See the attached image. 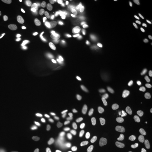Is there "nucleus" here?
<instances>
[{"mask_svg":"<svg viewBox=\"0 0 152 152\" xmlns=\"http://www.w3.org/2000/svg\"><path fill=\"white\" fill-rule=\"evenodd\" d=\"M19 137H20V134H18V133H15V134H12V135L9 136V137L7 139V142H6L2 147L0 148V152H7L9 149H11V147L15 144V142H16Z\"/></svg>","mask_w":152,"mask_h":152,"instance_id":"9","label":"nucleus"},{"mask_svg":"<svg viewBox=\"0 0 152 152\" xmlns=\"http://www.w3.org/2000/svg\"><path fill=\"white\" fill-rule=\"evenodd\" d=\"M82 144H83V140H81L78 136H71L70 139L66 141V148L70 149V150L78 149L79 147H81Z\"/></svg>","mask_w":152,"mask_h":152,"instance_id":"11","label":"nucleus"},{"mask_svg":"<svg viewBox=\"0 0 152 152\" xmlns=\"http://www.w3.org/2000/svg\"><path fill=\"white\" fill-rule=\"evenodd\" d=\"M148 18H149V20H150V23H151V25H152V12H149L147 15Z\"/></svg>","mask_w":152,"mask_h":152,"instance_id":"16","label":"nucleus"},{"mask_svg":"<svg viewBox=\"0 0 152 152\" xmlns=\"http://www.w3.org/2000/svg\"><path fill=\"white\" fill-rule=\"evenodd\" d=\"M125 31H126V33L140 34L147 42L151 38L152 25L148 18L147 14L135 12L129 18L127 22L125 23Z\"/></svg>","mask_w":152,"mask_h":152,"instance_id":"3","label":"nucleus"},{"mask_svg":"<svg viewBox=\"0 0 152 152\" xmlns=\"http://www.w3.org/2000/svg\"><path fill=\"white\" fill-rule=\"evenodd\" d=\"M75 152H79V151H75Z\"/></svg>","mask_w":152,"mask_h":152,"instance_id":"18","label":"nucleus"},{"mask_svg":"<svg viewBox=\"0 0 152 152\" xmlns=\"http://www.w3.org/2000/svg\"><path fill=\"white\" fill-rule=\"evenodd\" d=\"M150 135H151V131L144 129V130L136 131L135 133L133 134V139L136 142H143L144 140H147Z\"/></svg>","mask_w":152,"mask_h":152,"instance_id":"10","label":"nucleus"},{"mask_svg":"<svg viewBox=\"0 0 152 152\" xmlns=\"http://www.w3.org/2000/svg\"><path fill=\"white\" fill-rule=\"evenodd\" d=\"M77 5H79L80 7H87L88 1L87 0H78V1H77Z\"/></svg>","mask_w":152,"mask_h":152,"instance_id":"15","label":"nucleus"},{"mask_svg":"<svg viewBox=\"0 0 152 152\" xmlns=\"http://www.w3.org/2000/svg\"><path fill=\"white\" fill-rule=\"evenodd\" d=\"M71 87L80 95H91L97 89V81L90 70L80 62H73L68 68Z\"/></svg>","mask_w":152,"mask_h":152,"instance_id":"2","label":"nucleus"},{"mask_svg":"<svg viewBox=\"0 0 152 152\" xmlns=\"http://www.w3.org/2000/svg\"><path fill=\"white\" fill-rule=\"evenodd\" d=\"M14 77H15V80H16L17 83H26V82L32 78V69L31 66L23 62V61H19L15 63L14 65Z\"/></svg>","mask_w":152,"mask_h":152,"instance_id":"7","label":"nucleus"},{"mask_svg":"<svg viewBox=\"0 0 152 152\" xmlns=\"http://www.w3.org/2000/svg\"><path fill=\"white\" fill-rule=\"evenodd\" d=\"M124 41L125 43L129 44L134 50L141 49L142 46H144L147 43L143 36H141L140 34H136V33H126L124 35Z\"/></svg>","mask_w":152,"mask_h":152,"instance_id":"8","label":"nucleus"},{"mask_svg":"<svg viewBox=\"0 0 152 152\" xmlns=\"http://www.w3.org/2000/svg\"><path fill=\"white\" fill-rule=\"evenodd\" d=\"M103 14L107 22L112 25L118 26L125 23L126 10L124 6L118 1H106L103 4Z\"/></svg>","mask_w":152,"mask_h":152,"instance_id":"4","label":"nucleus"},{"mask_svg":"<svg viewBox=\"0 0 152 152\" xmlns=\"http://www.w3.org/2000/svg\"><path fill=\"white\" fill-rule=\"evenodd\" d=\"M85 44H86L90 50H92V51H96V52H97V51L100 50L99 44H98L89 34H86V35H85Z\"/></svg>","mask_w":152,"mask_h":152,"instance_id":"12","label":"nucleus"},{"mask_svg":"<svg viewBox=\"0 0 152 152\" xmlns=\"http://www.w3.org/2000/svg\"><path fill=\"white\" fill-rule=\"evenodd\" d=\"M137 90L142 99L147 103H152V77L142 75L137 80Z\"/></svg>","mask_w":152,"mask_h":152,"instance_id":"6","label":"nucleus"},{"mask_svg":"<svg viewBox=\"0 0 152 152\" xmlns=\"http://www.w3.org/2000/svg\"><path fill=\"white\" fill-rule=\"evenodd\" d=\"M0 61H1V53H0Z\"/></svg>","mask_w":152,"mask_h":152,"instance_id":"17","label":"nucleus"},{"mask_svg":"<svg viewBox=\"0 0 152 152\" xmlns=\"http://www.w3.org/2000/svg\"><path fill=\"white\" fill-rule=\"evenodd\" d=\"M33 109L36 114L46 121L58 122L69 116V107L65 102L56 97H41L33 103Z\"/></svg>","mask_w":152,"mask_h":152,"instance_id":"1","label":"nucleus"},{"mask_svg":"<svg viewBox=\"0 0 152 152\" xmlns=\"http://www.w3.org/2000/svg\"><path fill=\"white\" fill-rule=\"evenodd\" d=\"M88 114L90 116H102L104 114V110L102 107H99L97 105H91L87 108Z\"/></svg>","mask_w":152,"mask_h":152,"instance_id":"13","label":"nucleus"},{"mask_svg":"<svg viewBox=\"0 0 152 152\" xmlns=\"http://www.w3.org/2000/svg\"><path fill=\"white\" fill-rule=\"evenodd\" d=\"M7 4L16 10L33 16L43 14L46 8L44 0H7Z\"/></svg>","mask_w":152,"mask_h":152,"instance_id":"5","label":"nucleus"},{"mask_svg":"<svg viewBox=\"0 0 152 152\" xmlns=\"http://www.w3.org/2000/svg\"><path fill=\"white\" fill-rule=\"evenodd\" d=\"M134 52H135L137 55H141V56H147L148 53H149V49H148L147 44H145L144 46H142L141 49L134 50Z\"/></svg>","mask_w":152,"mask_h":152,"instance_id":"14","label":"nucleus"}]
</instances>
